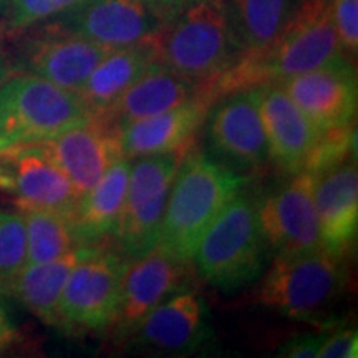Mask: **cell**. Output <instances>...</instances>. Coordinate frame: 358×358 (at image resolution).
<instances>
[{"label":"cell","instance_id":"cell-5","mask_svg":"<svg viewBox=\"0 0 358 358\" xmlns=\"http://www.w3.org/2000/svg\"><path fill=\"white\" fill-rule=\"evenodd\" d=\"M151 38L161 66L199 83L217 78L243 57L224 0H199L181 8Z\"/></svg>","mask_w":358,"mask_h":358},{"label":"cell","instance_id":"cell-26","mask_svg":"<svg viewBox=\"0 0 358 358\" xmlns=\"http://www.w3.org/2000/svg\"><path fill=\"white\" fill-rule=\"evenodd\" d=\"M27 231V264L48 262L78 245L70 217L47 209H20Z\"/></svg>","mask_w":358,"mask_h":358},{"label":"cell","instance_id":"cell-17","mask_svg":"<svg viewBox=\"0 0 358 358\" xmlns=\"http://www.w3.org/2000/svg\"><path fill=\"white\" fill-rule=\"evenodd\" d=\"M128 337L138 347L163 355H186L209 338L208 308L203 297L187 287L153 308Z\"/></svg>","mask_w":358,"mask_h":358},{"label":"cell","instance_id":"cell-8","mask_svg":"<svg viewBox=\"0 0 358 358\" xmlns=\"http://www.w3.org/2000/svg\"><path fill=\"white\" fill-rule=\"evenodd\" d=\"M128 264L116 245H105V241L90 245L65 282L55 327L78 332L110 329Z\"/></svg>","mask_w":358,"mask_h":358},{"label":"cell","instance_id":"cell-19","mask_svg":"<svg viewBox=\"0 0 358 358\" xmlns=\"http://www.w3.org/2000/svg\"><path fill=\"white\" fill-rule=\"evenodd\" d=\"M313 201L322 245L335 254L350 256L358 231L357 161L348 159L317 176Z\"/></svg>","mask_w":358,"mask_h":358},{"label":"cell","instance_id":"cell-27","mask_svg":"<svg viewBox=\"0 0 358 358\" xmlns=\"http://www.w3.org/2000/svg\"><path fill=\"white\" fill-rule=\"evenodd\" d=\"M355 146V122L319 131L310 153L307 156L303 171L310 173L313 176H320L348 159H357Z\"/></svg>","mask_w":358,"mask_h":358},{"label":"cell","instance_id":"cell-20","mask_svg":"<svg viewBox=\"0 0 358 358\" xmlns=\"http://www.w3.org/2000/svg\"><path fill=\"white\" fill-rule=\"evenodd\" d=\"M196 98H206L203 85L156 64L141 78H138L105 113L95 118L110 123L116 129H122L129 123L178 108Z\"/></svg>","mask_w":358,"mask_h":358},{"label":"cell","instance_id":"cell-14","mask_svg":"<svg viewBox=\"0 0 358 358\" xmlns=\"http://www.w3.org/2000/svg\"><path fill=\"white\" fill-rule=\"evenodd\" d=\"M34 29L17 48V69L71 92H78L93 69L111 52L103 45L52 27Z\"/></svg>","mask_w":358,"mask_h":358},{"label":"cell","instance_id":"cell-4","mask_svg":"<svg viewBox=\"0 0 358 358\" xmlns=\"http://www.w3.org/2000/svg\"><path fill=\"white\" fill-rule=\"evenodd\" d=\"M259 201L243 187L206 231L192 257L198 274L221 292H237L266 271L271 252L259 221Z\"/></svg>","mask_w":358,"mask_h":358},{"label":"cell","instance_id":"cell-15","mask_svg":"<svg viewBox=\"0 0 358 358\" xmlns=\"http://www.w3.org/2000/svg\"><path fill=\"white\" fill-rule=\"evenodd\" d=\"M279 85L317 131L355 122L358 83L352 58L342 57Z\"/></svg>","mask_w":358,"mask_h":358},{"label":"cell","instance_id":"cell-3","mask_svg":"<svg viewBox=\"0 0 358 358\" xmlns=\"http://www.w3.org/2000/svg\"><path fill=\"white\" fill-rule=\"evenodd\" d=\"M348 256L322 248L294 256H274L259 277L254 302L295 320H324L348 285Z\"/></svg>","mask_w":358,"mask_h":358},{"label":"cell","instance_id":"cell-2","mask_svg":"<svg viewBox=\"0 0 358 358\" xmlns=\"http://www.w3.org/2000/svg\"><path fill=\"white\" fill-rule=\"evenodd\" d=\"M248 181L192 146L174 176L158 244L174 257L192 262L206 231Z\"/></svg>","mask_w":358,"mask_h":358},{"label":"cell","instance_id":"cell-11","mask_svg":"<svg viewBox=\"0 0 358 358\" xmlns=\"http://www.w3.org/2000/svg\"><path fill=\"white\" fill-rule=\"evenodd\" d=\"M317 176L301 171L259 201V221L271 256H294L322 249L313 189Z\"/></svg>","mask_w":358,"mask_h":358},{"label":"cell","instance_id":"cell-13","mask_svg":"<svg viewBox=\"0 0 358 358\" xmlns=\"http://www.w3.org/2000/svg\"><path fill=\"white\" fill-rule=\"evenodd\" d=\"M164 22L146 0H87L40 25L115 50L153 37Z\"/></svg>","mask_w":358,"mask_h":358},{"label":"cell","instance_id":"cell-28","mask_svg":"<svg viewBox=\"0 0 358 358\" xmlns=\"http://www.w3.org/2000/svg\"><path fill=\"white\" fill-rule=\"evenodd\" d=\"M83 2L87 0H8L0 13V30L13 35L24 34Z\"/></svg>","mask_w":358,"mask_h":358},{"label":"cell","instance_id":"cell-34","mask_svg":"<svg viewBox=\"0 0 358 358\" xmlns=\"http://www.w3.org/2000/svg\"><path fill=\"white\" fill-rule=\"evenodd\" d=\"M15 338L17 332L10 324V320H8L6 308H0V352H2L3 348H7L10 343H13Z\"/></svg>","mask_w":358,"mask_h":358},{"label":"cell","instance_id":"cell-18","mask_svg":"<svg viewBox=\"0 0 358 358\" xmlns=\"http://www.w3.org/2000/svg\"><path fill=\"white\" fill-rule=\"evenodd\" d=\"M250 92L267 136L271 164L287 176L303 171L319 131L279 83L259 85Z\"/></svg>","mask_w":358,"mask_h":358},{"label":"cell","instance_id":"cell-29","mask_svg":"<svg viewBox=\"0 0 358 358\" xmlns=\"http://www.w3.org/2000/svg\"><path fill=\"white\" fill-rule=\"evenodd\" d=\"M27 264V231L22 213H0V289Z\"/></svg>","mask_w":358,"mask_h":358},{"label":"cell","instance_id":"cell-36","mask_svg":"<svg viewBox=\"0 0 358 358\" xmlns=\"http://www.w3.org/2000/svg\"><path fill=\"white\" fill-rule=\"evenodd\" d=\"M3 297H6V294H3V290L0 289V308H3Z\"/></svg>","mask_w":358,"mask_h":358},{"label":"cell","instance_id":"cell-37","mask_svg":"<svg viewBox=\"0 0 358 358\" xmlns=\"http://www.w3.org/2000/svg\"><path fill=\"white\" fill-rule=\"evenodd\" d=\"M7 2L8 0H0V13H2V10H3V7L7 6Z\"/></svg>","mask_w":358,"mask_h":358},{"label":"cell","instance_id":"cell-25","mask_svg":"<svg viewBox=\"0 0 358 358\" xmlns=\"http://www.w3.org/2000/svg\"><path fill=\"white\" fill-rule=\"evenodd\" d=\"M302 3L303 0H224L241 55L267 48L284 32Z\"/></svg>","mask_w":358,"mask_h":358},{"label":"cell","instance_id":"cell-33","mask_svg":"<svg viewBox=\"0 0 358 358\" xmlns=\"http://www.w3.org/2000/svg\"><path fill=\"white\" fill-rule=\"evenodd\" d=\"M146 2L150 3L164 20H168L169 17H173L174 13L181 10V8L191 6V3L194 2H199V0H146Z\"/></svg>","mask_w":358,"mask_h":358},{"label":"cell","instance_id":"cell-10","mask_svg":"<svg viewBox=\"0 0 358 358\" xmlns=\"http://www.w3.org/2000/svg\"><path fill=\"white\" fill-rule=\"evenodd\" d=\"M0 189L20 209H47L70 217L80 194L38 143L0 146Z\"/></svg>","mask_w":358,"mask_h":358},{"label":"cell","instance_id":"cell-9","mask_svg":"<svg viewBox=\"0 0 358 358\" xmlns=\"http://www.w3.org/2000/svg\"><path fill=\"white\" fill-rule=\"evenodd\" d=\"M203 127L204 153L232 173L252 178L271 164L267 136L250 90L213 101Z\"/></svg>","mask_w":358,"mask_h":358},{"label":"cell","instance_id":"cell-23","mask_svg":"<svg viewBox=\"0 0 358 358\" xmlns=\"http://www.w3.org/2000/svg\"><path fill=\"white\" fill-rule=\"evenodd\" d=\"M131 159L115 161L92 189L80 196L70 222L80 244H96L113 234L127 198Z\"/></svg>","mask_w":358,"mask_h":358},{"label":"cell","instance_id":"cell-12","mask_svg":"<svg viewBox=\"0 0 358 358\" xmlns=\"http://www.w3.org/2000/svg\"><path fill=\"white\" fill-rule=\"evenodd\" d=\"M192 277V262L174 257L163 245H155L145 256L129 261L110 327L122 337H128L161 302L191 287Z\"/></svg>","mask_w":358,"mask_h":358},{"label":"cell","instance_id":"cell-35","mask_svg":"<svg viewBox=\"0 0 358 358\" xmlns=\"http://www.w3.org/2000/svg\"><path fill=\"white\" fill-rule=\"evenodd\" d=\"M8 75V66H7V58L6 53H3L2 45H0V83L6 80V77Z\"/></svg>","mask_w":358,"mask_h":358},{"label":"cell","instance_id":"cell-1","mask_svg":"<svg viewBox=\"0 0 358 358\" xmlns=\"http://www.w3.org/2000/svg\"><path fill=\"white\" fill-rule=\"evenodd\" d=\"M347 57L340 45L329 0H303L284 32L264 50L243 55L217 78L203 83L208 100L264 83H279ZM350 58V57H348Z\"/></svg>","mask_w":358,"mask_h":358},{"label":"cell","instance_id":"cell-22","mask_svg":"<svg viewBox=\"0 0 358 358\" xmlns=\"http://www.w3.org/2000/svg\"><path fill=\"white\" fill-rule=\"evenodd\" d=\"M156 64L151 37L140 43L115 48L93 69L77 93L82 96L90 115L100 116Z\"/></svg>","mask_w":358,"mask_h":358},{"label":"cell","instance_id":"cell-31","mask_svg":"<svg viewBox=\"0 0 358 358\" xmlns=\"http://www.w3.org/2000/svg\"><path fill=\"white\" fill-rule=\"evenodd\" d=\"M320 358H357L358 334L355 329L334 325L327 330L325 340L319 348Z\"/></svg>","mask_w":358,"mask_h":358},{"label":"cell","instance_id":"cell-6","mask_svg":"<svg viewBox=\"0 0 358 358\" xmlns=\"http://www.w3.org/2000/svg\"><path fill=\"white\" fill-rule=\"evenodd\" d=\"M92 118L77 92L17 71L0 83V146L40 141Z\"/></svg>","mask_w":358,"mask_h":358},{"label":"cell","instance_id":"cell-30","mask_svg":"<svg viewBox=\"0 0 358 358\" xmlns=\"http://www.w3.org/2000/svg\"><path fill=\"white\" fill-rule=\"evenodd\" d=\"M330 15L347 57L358 52V0H329Z\"/></svg>","mask_w":358,"mask_h":358},{"label":"cell","instance_id":"cell-24","mask_svg":"<svg viewBox=\"0 0 358 358\" xmlns=\"http://www.w3.org/2000/svg\"><path fill=\"white\" fill-rule=\"evenodd\" d=\"M90 245L92 244L78 245L65 256L48 262L25 264V267L7 284L6 295L17 299L45 324L55 325L58 302L65 282Z\"/></svg>","mask_w":358,"mask_h":358},{"label":"cell","instance_id":"cell-21","mask_svg":"<svg viewBox=\"0 0 358 358\" xmlns=\"http://www.w3.org/2000/svg\"><path fill=\"white\" fill-rule=\"evenodd\" d=\"M211 101L196 98L164 113L138 120L120 129V146L124 158L169 153L196 145Z\"/></svg>","mask_w":358,"mask_h":358},{"label":"cell","instance_id":"cell-32","mask_svg":"<svg viewBox=\"0 0 358 358\" xmlns=\"http://www.w3.org/2000/svg\"><path fill=\"white\" fill-rule=\"evenodd\" d=\"M334 327V325H330ZM330 327H325L320 332H308V334H301L297 337L290 338L287 343L279 350L280 357L287 358H313L319 353V348L322 343H324L327 330Z\"/></svg>","mask_w":358,"mask_h":358},{"label":"cell","instance_id":"cell-16","mask_svg":"<svg viewBox=\"0 0 358 358\" xmlns=\"http://www.w3.org/2000/svg\"><path fill=\"white\" fill-rule=\"evenodd\" d=\"M35 143L66 174L80 196L92 189L115 161L124 158L120 129L95 116Z\"/></svg>","mask_w":358,"mask_h":358},{"label":"cell","instance_id":"cell-7","mask_svg":"<svg viewBox=\"0 0 358 358\" xmlns=\"http://www.w3.org/2000/svg\"><path fill=\"white\" fill-rule=\"evenodd\" d=\"M191 148L140 156L131 163L127 198L113 232L116 248L129 261L158 245L174 176Z\"/></svg>","mask_w":358,"mask_h":358}]
</instances>
